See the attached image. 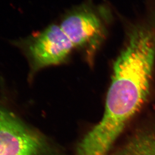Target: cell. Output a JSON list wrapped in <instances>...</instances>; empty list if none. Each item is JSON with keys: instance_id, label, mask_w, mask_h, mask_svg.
Segmentation results:
<instances>
[{"instance_id": "6da1fadb", "label": "cell", "mask_w": 155, "mask_h": 155, "mask_svg": "<svg viewBox=\"0 0 155 155\" xmlns=\"http://www.w3.org/2000/svg\"><path fill=\"white\" fill-rule=\"evenodd\" d=\"M116 58L100 121L79 143L76 155H109L149 93L155 61V18L147 16L127 29Z\"/></svg>"}, {"instance_id": "7a4b0ae2", "label": "cell", "mask_w": 155, "mask_h": 155, "mask_svg": "<svg viewBox=\"0 0 155 155\" xmlns=\"http://www.w3.org/2000/svg\"><path fill=\"white\" fill-rule=\"evenodd\" d=\"M112 19L109 7L89 0L68 11L59 24L75 50L91 56L107 38Z\"/></svg>"}, {"instance_id": "3957f363", "label": "cell", "mask_w": 155, "mask_h": 155, "mask_svg": "<svg viewBox=\"0 0 155 155\" xmlns=\"http://www.w3.org/2000/svg\"><path fill=\"white\" fill-rule=\"evenodd\" d=\"M29 60L32 72L63 63L75 49L59 24L19 42Z\"/></svg>"}, {"instance_id": "277c9868", "label": "cell", "mask_w": 155, "mask_h": 155, "mask_svg": "<svg viewBox=\"0 0 155 155\" xmlns=\"http://www.w3.org/2000/svg\"><path fill=\"white\" fill-rule=\"evenodd\" d=\"M51 143L0 108V155H57Z\"/></svg>"}, {"instance_id": "5b68a950", "label": "cell", "mask_w": 155, "mask_h": 155, "mask_svg": "<svg viewBox=\"0 0 155 155\" xmlns=\"http://www.w3.org/2000/svg\"><path fill=\"white\" fill-rule=\"evenodd\" d=\"M109 155H155V127L134 132Z\"/></svg>"}]
</instances>
